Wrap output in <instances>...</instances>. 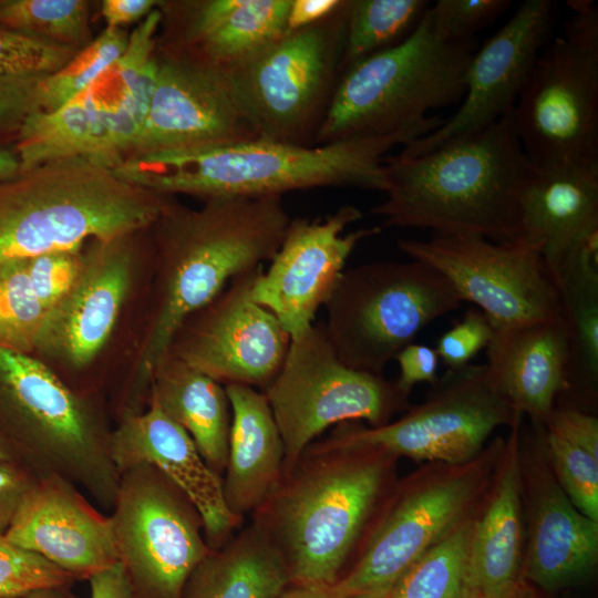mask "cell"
Here are the masks:
<instances>
[{
  "instance_id": "obj_8",
  "label": "cell",
  "mask_w": 598,
  "mask_h": 598,
  "mask_svg": "<svg viewBox=\"0 0 598 598\" xmlns=\"http://www.w3.org/2000/svg\"><path fill=\"white\" fill-rule=\"evenodd\" d=\"M505 439L462 464L431 463L386 496L352 566L331 586L338 598L388 596L408 568L448 534L487 491Z\"/></svg>"
},
{
  "instance_id": "obj_15",
  "label": "cell",
  "mask_w": 598,
  "mask_h": 598,
  "mask_svg": "<svg viewBox=\"0 0 598 598\" xmlns=\"http://www.w3.org/2000/svg\"><path fill=\"white\" fill-rule=\"evenodd\" d=\"M110 516L133 597L181 598L189 575L212 550L186 494L158 467L140 462L120 473Z\"/></svg>"
},
{
  "instance_id": "obj_46",
  "label": "cell",
  "mask_w": 598,
  "mask_h": 598,
  "mask_svg": "<svg viewBox=\"0 0 598 598\" xmlns=\"http://www.w3.org/2000/svg\"><path fill=\"white\" fill-rule=\"evenodd\" d=\"M400 374L395 381L401 391L410 394L412 388L420 382L434 383L437 379L439 355L434 348L425 344L410 343L394 358Z\"/></svg>"
},
{
  "instance_id": "obj_49",
  "label": "cell",
  "mask_w": 598,
  "mask_h": 598,
  "mask_svg": "<svg viewBox=\"0 0 598 598\" xmlns=\"http://www.w3.org/2000/svg\"><path fill=\"white\" fill-rule=\"evenodd\" d=\"M90 598H134L127 574L118 561L89 578Z\"/></svg>"
},
{
  "instance_id": "obj_52",
  "label": "cell",
  "mask_w": 598,
  "mask_h": 598,
  "mask_svg": "<svg viewBox=\"0 0 598 598\" xmlns=\"http://www.w3.org/2000/svg\"><path fill=\"white\" fill-rule=\"evenodd\" d=\"M20 168V159L13 146L0 147V182L17 175Z\"/></svg>"
},
{
  "instance_id": "obj_54",
  "label": "cell",
  "mask_w": 598,
  "mask_h": 598,
  "mask_svg": "<svg viewBox=\"0 0 598 598\" xmlns=\"http://www.w3.org/2000/svg\"><path fill=\"white\" fill-rule=\"evenodd\" d=\"M0 461H19L11 447L0 436ZM20 462V461H19Z\"/></svg>"
},
{
  "instance_id": "obj_51",
  "label": "cell",
  "mask_w": 598,
  "mask_h": 598,
  "mask_svg": "<svg viewBox=\"0 0 598 598\" xmlns=\"http://www.w3.org/2000/svg\"><path fill=\"white\" fill-rule=\"evenodd\" d=\"M474 598H537L535 587L526 581L522 576L506 590L495 594H482Z\"/></svg>"
},
{
  "instance_id": "obj_16",
  "label": "cell",
  "mask_w": 598,
  "mask_h": 598,
  "mask_svg": "<svg viewBox=\"0 0 598 598\" xmlns=\"http://www.w3.org/2000/svg\"><path fill=\"white\" fill-rule=\"evenodd\" d=\"M519 420L488 383L485 365L470 363L437 377L425 400L399 420L377 427L344 422L321 442L454 465L476 457L495 429Z\"/></svg>"
},
{
  "instance_id": "obj_33",
  "label": "cell",
  "mask_w": 598,
  "mask_h": 598,
  "mask_svg": "<svg viewBox=\"0 0 598 598\" xmlns=\"http://www.w3.org/2000/svg\"><path fill=\"white\" fill-rule=\"evenodd\" d=\"M474 513L421 555L390 590L389 598H474L470 549Z\"/></svg>"
},
{
  "instance_id": "obj_27",
  "label": "cell",
  "mask_w": 598,
  "mask_h": 598,
  "mask_svg": "<svg viewBox=\"0 0 598 598\" xmlns=\"http://www.w3.org/2000/svg\"><path fill=\"white\" fill-rule=\"evenodd\" d=\"M536 477L520 576L549 591L592 571L598 559V522L575 507L550 471Z\"/></svg>"
},
{
  "instance_id": "obj_17",
  "label": "cell",
  "mask_w": 598,
  "mask_h": 598,
  "mask_svg": "<svg viewBox=\"0 0 598 598\" xmlns=\"http://www.w3.org/2000/svg\"><path fill=\"white\" fill-rule=\"evenodd\" d=\"M413 260L441 272L461 301H470L494 329L561 317L559 289L542 256L524 240L496 243L468 234L399 239Z\"/></svg>"
},
{
  "instance_id": "obj_3",
  "label": "cell",
  "mask_w": 598,
  "mask_h": 598,
  "mask_svg": "<svg viewBox=\"0 0 598 598\" xmlns=\"http://www.w3.org/2000/svg\"><path fill=\"white\" fill-rule=\"evenodd\" d=\"M395 456L368 446L312 442L251 513L283 559L293 585L331 587L358 549Z\"/></svg>"
},
{
  "instance_id": "obj_28",
  "label": "cell",
  "mask_w": 598,
  "mask_h": 598,
  "mask_svg": "<svg viewBox=\"0 0 598 598\" xmlns=\"http://www.w3.org/2000/svg\"><path fill=\"white\" fill-rule=\"evenodd\" d=\"M230 403L231 425L224 498L243 518L254 513L282 477L283 443L265 393L243 385H224Z\"/></svg>"
},
{
  "instance_id": "obj_50",
  "label": "cell",
  "mask_w": 598,
  "mask_h": 598,
  "mask_svg": "<svg viewBox=\"0 0 598 598\" xmlns=\"http://www.w3.org/2000/svg\"><path fill=\"white\" fill-rule=\"evenodd\" d=\"M276 598H338L331 587H317L290 584Z\"/></svg>"
},
{
  "instance_id": "obj_18",
  "label": "cell",
  "mask_w": 598,
  "mask_h": 598,
  "mask_svg": "<svg viewBox=\"0 0 598 598\" xmlns=\"http://www.w3.org/2000/svg\"><path fill=\"white\" fill-rule=\"evenodd\" d=\"M261 270L236 276L188 316L167 353L223 385L243 384L264 392L281 369L291 338L274 313L252 298Z\"/></svg>"
},
{
  "instance_id": "obj_53",
  "label": "cell",
  "mask_w": 598,
  "mask_h": 598,
  "mask_svg": "<svg viewBox=\"0 0 598 598\" xmlns=\"http://www.w3.org/2000/svg\"><path fill=\"white\" fill-rule=\"evenodd\" d=\"M71 587H44L32 590L17 598H78L70 589Z\"/></svg>"
},
{
  "instance_id": "obj_43",
  "label": "cell",
  "mask_w": 598,
  "mask_h": 598,
  "mask_svg": "<svg viewBox=\"0 0 598 598\" xmlns=\"http://www.w3.org/2000/svg\"><path fill=\"white\" fill-rule=\"evenodd\" d=\"M494 334V327L477 308L468 309L463 319L437 340L435 351L447 369H458L485 349Z\"/></svg>"
},
{
  "instance_id": "obj_14",
  "label": "cell",
  "mask_w": 598,
  "mask_h": 598,
  "mask_svg": "<svg viewBox=\"0 0 598 598\" xmlns=\"http://www.w3.org/2000/svg\"><path fill=\"white\" fill-rule=\"evenodd\" d=\"M142 233L89 240L78 279L47 313L33 357L81 395L102 399L95 361L120 324L138 268L152 259L150 233L138 247Z\"/></svg>"
},
{
  "instance_id": "obj_7",
  "label": "cell",
  "mask_w": 598,
  "mask_h": 598,
  "mask_svg": "<svg viewBox=\"0 0 598 598\" xmlns=\"http://www.w3.org/2000/svg\"><path fill=\"white\" fill-rule=\"evenodd\" d=\"M112 432L102 399L76 393L31 354L0 349V436L38 476H62L112 509Z\"/></svg>"
},
{
  "instance_id": "obj_11",
  "label": "cell",
  "mask_w": 598,
  "mask_h": 598,
  "mask_svg": "<svg viewBox=\"0 0 598 598\" xmlns=\"http://www.w3.org/2000/svg\"><path fill=\"white\" fill-rule=\"evenodd\" d=\"M561 34L542 48L512 111L534 167L598 162V9L568 1Z\"/></svg>"
},
{
  "instance_id": "obj_41",
  "label": "cell",
  "mask_w": 598,
  "mask_h": 598,
  "mask_svg": "<svg viewBox=\"0 0 598 598\" xmlns=\"http://www.w3.org/2000/svg\"><path fill=\"white\" fill-rule=\"evenodd\" d=\"M37 297L49 310L72 288L83 266V247L23 259Z\"/></svg>"
},
{
  "instance_id": "obj_55",
  "label": "cell",
  "mask_w": 598,
  "mask_h": 598,
  "mask_svg": "<svg viewBox=\"0 0 598 598\" xmlns=\"http://www.w3.org/2000/svg\"><path fill=\"white\" fill-rule=\"evenodd\" d=\"M372 598H389L388 596H383V597H372Z\"/></svg>"
},
{
  "instance_id": "obj_4",
  "label": "cell",
  "mask_w": 598,
  "mask_h": 598,
  "mask_svg": "<svg viewBox=\"0 0 598 598\" xmlns=\"http://www.w3.org/2000/svg\"><path fill=\"white\" fill-rule=\"evenodd\" d=\"M416 132L360 137L315 146L255 138L238 143L133 154L113 171L124 181L164 195L282 196L317 187L385 193L383 159Z\"/></svg>"
},
{
  "instance_id": "obj_32",
  "label": "cell",
  "mask_w": 598,
  "mask_h": 598,
  "mask_svg": "<svg viewBox=\"0 0 598 598\" xmlns=\"http://www.w3.org/2000/svg\"><path fill=\"white\" fill-rule=\"evenodd\" d=\"M290 0H241L231 14L196 45L179 50L228 71L287 32Z\"/></svg>"
},
{
  "instance_id": "obj_12",
  "label": "cell",
  "mask_w": 598,
  "mask_h": 598,
  "mask_svg": "<svg viewBox=\"0 0 598 598\" xmlns=\"http://www.w3.org/2000/svg\"><path fill=\"white\" fill-rule=\"evenodd\" d=\"M348 0L323 21L286 32L226 71L235 101L261 140L315 146L342 74Z\"/></svg>"
},
{
  "instance_id": "obj_10",
  "label": "cell",
  "mask_w": 598,
  "mask_h": 598,
  "mask_svg": "<svg viewBox=\"0 0 598 598\" xmlns=\"http://www.w3.org/2000/svg\"><path fill=\"white\" fill-rule=\"evenodd\" d=\"M461 303L450 281L424 262L373 261L343 270L321 328L344 364L382 374L424 327Z\"/></svg>"
},
{
  "instance_id": "obj_22",
  "label": "cell",
  "mask_w": 598,
  "mask_h": 598,
  "mask_svg": "<svg viewBox=\"0 0 598 598\" xmlns=\"http://www.w3.org/2000/svg\"><path fill=\"white\" fill-rule=\"evenodd\" d=\"M4 535L76 580L118 563L111 516L56 474L38 476Z\"/></svg>"
},
{
  "instance_id": "obj_36",
  "label": "cell",
  "mask_w": 598,
  "mask_h": 598,
  "mask_svg": "<svg viewBox=\"0 0 598 598\" xmlns=\"http://www.w3.org/2000/svg\"><path fill=\"white\" fill-rule=\"evenodd\" d=\"M128 37L122 28H105L64 66L43 78L39 90L40 111L56 110L94 83L122 56Z\"/></svg>"
},
{
  "instance_id": "obj_44",
  "label": "cell",
  "mask_w": 598,
  "mask_h": 598,
  "mask_svg": "<svg viewBox=\"0 0 598 598\" xmlns=\"http://www.w3.org/2000/svg\"><path fill=\"white\" fill-rule=\"evenodd\" d=\"M43 78L0 76V136L17 135L23 121L40 111L39 90Z\"/></svg>"
},
{
  "instance_id": "obj_2",
  "label": "cell",
  "mask_w": 598,
  "mask_h": 598,
  "mask_svg": "<svg viewBox=\"0 0 598 598\" xmlns=\"http://www.w3.org/2000/svg\"><path fill=\"white\" fill-rule=\"evenodd\" d=\"M386 190L371 208L384 227L468 234L496 243L518 236L520 190L534 166L512 122L491 126L419 155L383 159Z\"/></svg>"
},
{
  "instance_id": "obj_21",
  "label": "cell",
  "mask_w": 598,
  "mask_h": 598,
  "mask_svg": "<svg viewBox=\"0 0 598 598\" xmlns=\"http://www.w3.org/2000/svg\"><path fill=\"white\" fill-rule=\"evenodd\" d=\"M555 20V4L526 0L484 45L474 52L465 73L457 111L401 150L419 155L454 138L480 132L512 113Z\"/></svg>"
},
{
  "instance_id": "obj_25",
  "label": "cell",
  "mask_w": 598,
  "mask_h": 598,
  "mask_svg": "<svg viewBox=\"0 0 598 598\" xmlns=\"http://www.w3.org/2000/svg\"><path fill=\"white\" fill-rule=\"evenodd\" d=\"M485 349L491 386L517 416L543 424L567 386L563 317L494 329Z\"/></svg>"
},
{
  "instance_id": "obj_34",
  "label": "cell",
  "mask_w": 598,
  "mask_h": 598,
  "mask_svg": "<svg viewBox=\"0 0 598 598\" xmlns=\"http://www.w3.org/2000/svg\"><path fill=\"white\" fill-rule=\"evenodd\" d=\"M424 0H348L342 72L406 39L430 4Z\"/></svg>"
},
{
  "instance_id": "obj_31",
  "label": "cell",
  "mask_w": 598,
  "mask_h": 598,
  "mask_svg": "<svg viewBox=\"0 0 598 598\" xmlns=\"http://www.w3.org/2000/svg\"><path fill=\"white\" fill-rule=\"evenodd\" d=\"M290 584L280 554L250 523L197 564L181 598H276Z\"/></svg>"
},
{
  "instance_id": "obj_38",
  "label": "cell",
  "mask_w": 598,
  "mask_h": 598,
  "mask_svg": "<svg viewBox=\"0 0 598 598\" xmlns=\"http://www.w3.org/2000/svg\"><path fill=\"white\" fill-rule=\"evenodd\" d=\"M542 440L551 473L575 507L598 522V457L547 431Z\"/></svg>"
},
{
  "instance_id": "obj_9",
  "label": "cell",
  "mask_w": 598,
  "mask_h": 598,
  "mask_svg": "<svg viewBox=\"0 0 598 598\" xmlns=\"http://www.w3.org/2000/svg\"><path fill=\"white\" fill-rule=\"evenodd\" d=\"M162 20L156 8L130 33L122 56L94 83L56 110L37 111L23 121L13 144L20 171L73 156L114 168L131 154L152 99Z\"/></svg>"
},
{
  "instance_id": "obj_29",
  "label": "cell",
  "mask_w": 598,
  "mask_h": 598,
  "mask_svg": "<svg viewBox=\"0 0 598 598\" xmlns=\"http://www.w3.org/2000/svg\"><path fill=\"white\" fill-rule=\"evenodd\" d=\"M148 403L181 425L207 465L223 477L231 425L225 386L166 353L152 372Z\"/></svg>"
},
{
  "instance_id": "obj_42",
  "label": "cell",
  "mask_w": 598,
  "mask_h": 598,
  "mask_svg": "<svg viewBox=\"0 0 598 598\" xmlns=\"http://www.w3.org/2000/svg\"><path fill=\"white\" fill-rule=\"evenodd\" d=\"M507 0H439L426 16L432 25L450 39H471L511 6Z\"/></svg>"
},
{
  "instance_id": "obj_37",
  "label": "cell",
  "mask_w": 598,
  "mask_h": 598,
  "mask_svg": "<svg viewBox=\"0 0 598 598\" xmlns=\"http://www.w3.org/2000/svg\"><path fill=\"white\" fill-rule=\"evenodd\" d=\"M47 313L24 260L0 265V349L33 355Z\"/></svg>"
},
{
  "instance_id": "obj_39",
  "label": "cell",
  "mask_w": 598,
  "mask_h": 598,
  "mask_svg": "<svg viewBox=\"0 0 598 598\" xmlns=\"http://www.w3.org/2000/svg\"><path fill=\"white\" fill-rule=\"evenodd\" d=\"M76 49L0 27V76L45 78L76 53Z\"/></svg>"
},
{
  "instance_id": "obj_48",
  "label": "cell",
  "mask_w": 598,
  "mask_h": 598,
  "mask_svg": "<svg viewBox=\"0 0 598 598\" xmlns=\"http://www.w3.org/2000/svg\"><path fill=\"white\" fill-rule=\"evenodd\" d=\"M162 4L156 0H104L101 13L106 28H122L134 21H142Z\"/></svg>"
},
{
  "instance_id": "obj_35",
  "label": "cell",
  "mask_w": 598,
  "mask_h": 598,
  "mask_svg": "<svg viewBox=\"0 0 598 598\" xmlns=\"http://www.w3.org/2000/svg\"><path fill=\"white\" fill-rule=\"evenodd\" d=\"M85 0H0V27L82 49L90 41Z\"/></svg>"
},
{
  "instance_id": "obj_26",
  "label": "cell",
  "mask_w": 598,
  "mask_h": 598,
  "mask_svg": "<svg viewBox=\"0 0 598 598\" xmlns=\"http://www.w3.org/2000/svg\"><path fill=\"white\" fill-rule=\"evenodd\" d=\"M522 423L519 420L509 427L485 504L474 514L470 573L476 595L506 590L520 577L524 556Z\"/></svg>"
},
{
  "instance_id": "obj_30",
  "label": "cell",
  "mask_w": 598,
  "mask_h": 598,
  "mask_svg": "<svg viewBox=\"0 0 598 598\" xmlns=\"http://www.w3.org/2000/svg\"><path fill=\"white\" fill-rule=\"evenodd\" d=\"M558 288L568 347L567 386L558 404L589 412L598 386V237L565 264Z\"/></svg>"
},
{
  "instance_id": "obj_6",
  "label": "cell",
  "mask_w": 598,
  "mask_h": 598,
  "mask_svg": "<svg viewBox=\"0 0 598 598\" xmlns=\"http://www.w3.org/2000/svg\"><path fill=\"white\" fill-rule=\"evenodd\" d=\"M475 47L441 34L425 12L406 39L342 72L316 145L434 131L443 120L427 112L461 102Z\"/></svg>"
},
{
  "instance_id": "obj_20",
  "label": "cell",
  "mask_w": 598,
  "mask_h": 598,
  "mask_svg": "<svg viewBox=\"0 0 598 598\" xmlns=\"http://www.w3.org/2000/svg\"><path fill=\"white\" fill-rule=\"evenodd\" d=\"M361 217L359 208L346 205L323 219H290L268 269L261 270L251 291L290 338L313 326L355 246L381 231V227H370L343 235Z\"/></svg>"
},
{
  "instance_id": "obj_47",
  "label": "cell",
  "mask_w": 598,
  "mask_h": 598,
  "mask_svg": "<svg viewBox=\"0 0 598 598\" xmlns=\"http://www.w3.org/2000/svg\"><path fill=\"white\" fill-rule=\"evenodd\" d=\"M343 0H290L287 32L315 25L338 10Z\"/></svg>"
},
{
  "instance_id": "obj_19",
  "label": "cell",
  "mask_w": 598,
  "mask_h": 598,
  "mask_svg": "<svg viewBox=\"0 0 598 598\" xmlns=\"http://www.w3.org/2000/svg\"><path fill=\"white\" fill-rule=\"evenodd\" d=\"M156 56L148 112L130 155L258 138L226 71L188 52L165 50Z\"/></svg>"
},
{
  "instance_id": "obj_23",
  "label": "cell",
  "mask_w": 598,
  "mask_h": 598,
  "mask_svg": "<svg viewBox=\"0 0 598 598\" xmlns=\"http://www.w3.org/2000/svg\"><path fill=\"white\" fill-rule=\"evenodd\" d=\"M111 450L118 474L147 462L173 481L197 508L212 549L220 548L243 527L245 518L226 505L223 477L207 465L189 434L155 404L116 422Z\"/></svg>"
},
{
  "instance_id": "obj_45",
  "label": "cell",
  "mask_w": 598,
  "mask_h": 598,
  "mask_svg": "<svg viewBox=\"0 0 598 598\" xmlns=\"http://www.w3.org/2000/svg\"><path fill=\"white\" fill-rule=\"evenodd\" d=\"M38 475L19 461H0V534H6Z\"/></svg>"
},
{
  "instance_id": "obj_5",
  "label": "cell",
  "mask_w": 598,
  "mask_h": 598,
  "mask_svg": "<svg viewBox=\"0 0 598 598\" xmlns=\"http://www.w3.org/2000/svg\"><path fill=\"white\" fill-rule=\"evenodd\" d=\"M173 199L81 156L22 169L0 182V265L147 230Z\"/></svg>"
},
{
  "instance_id": "obj_13",
  "label": "cell",
  "mask_w": 598,
  "mask_h": 598,
  "mask_svg": "<svg viewBox=\"0 0 598 598\" xmlns=\"http://www.w3.org/2000/svg\"><path fill=\"white\" fill-rule=\"evenodd\" d=\"M264 393L283 443L282 476L328 427L350 421L381 426L409 406L395 381L344 364L316 324L291 338Z\"/></svg>"
},
{
  "instance_id": "obj_1",
  "label": "cell",
  "mask_w": 598,
  "mask_h": 598,
  "mask_svg": "<svg viewBox=\"0 0 598 598\" xmlns=\"http://www.w3.org/2000/svg\"><path fill=\"white\" fill-rule=\"evenodd\" d=\"M282 196L214 197L199 208L173 199L150 227L151 277L135 357L114 415L148 405L151 375L182 322L236 276L262 267L289 225Z\"/></svg>"
},
{
  "instance_id": "obj_40",
  "label": "cell",
  "mask_w": 598,
  "mask_h": 598,
  "mask_svg": "<svg viewBox=\"0 0 598 598\" xmlns=\"http://www.w3.org/2000/svg\"><path fill=\"white\" fill-rule=\"evenodd\" d=\"M69 573L0 534V598H17L44 587H71Z\"/></svg>"
},
{
  "instance_id": "obj_24",
  "label": "cell",
  "mask_w": 598,
  "mask_h": 598,
  "mask_svg": "<svg viewBox=\"0 0 598 598\" xmlns=\"http://www.w3.org/2000/svg\"><path fill=\"white\" fill-rule=\"evenodd\" d=\"M595 237L598 162L534 167L519 195L517 238L538 251L557 287L565 264Z\"/></svg>"
}]
</instances>
